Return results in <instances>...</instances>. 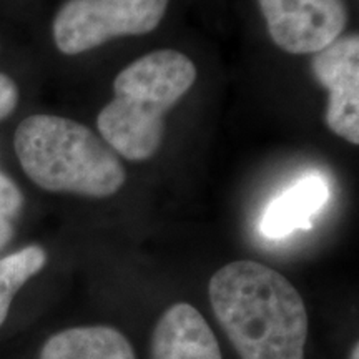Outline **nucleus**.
<instances>
[{
	"label": "nucleus",
	"mask_w": 359,
	"mask_h": 359,
	"mask_svg": "<svg viewBox=\"0 0 359 359\" xmlns=\"http://www.w3.org/2000/svg\"><path fill=\"white\" fill-rule=\"evenodd\" d=\"M196 80V67L185 53H147L116 75L114 100L97 116L102 138L132 161L151 158L163 143L165 115Z\"/></svg>",
	"instance_id": "2"
},
{
	"label": "nucleus",
	"mask_w": 359,
	"mask_h": 359,
	"mask_svg": "<svg viewBox=\"0 0 359 359\" xmlns=\"http://www.w3.org/2000/svg\"><path fill=\"white\" fill-rule=\"evenodd\" d=\"M13 147L27 177L47 191L107 198L125 183L115 151L85 125L64 116H29L17 128Z\"/></svg>",
	"instance_id": "3"
},
{
	"label": "nucleus",
	"mask_w": 359,
	"mask_h": 359,
	"mask_svg": "<svg viewBox=\"0 0 359 359\" xmlns=\"http://www.w3.org/2000/svg\"><path fill=\"white\" fill-rule=\"evenodd\" d=\"M45 264L47 253L37 245L25 246L6 258H0V326L7 320L15 294Z\"/></svg>",
	"instance_id": "10"
},
{
	"label": "nucleus",
	"mask_w": 359,
	"mask_h": 359,
	"mask_svg": "<svg viewBox=\"0 0 359 359\" xmlns=\"http://www.w3.org/2000/svg\"><path fill=\"white\" fill-rule=\"evenodd\" d=\"M170 0H67L53 19V40L65 55L93 50L111 39L154 32Z\"/></svg>",
	"instance_id": "4"
},
{
	"label": "nucleus",
	"mask_w": 359,
	"mask_h": 359,
	"mask_svg": "<svg viewBox=\"0 0 359 359\" xmlns=\"http://www.w3.org/2000/svg\"><path fill=\"white\" fill-rule=\"evenodd\" d=\"M314 77L327 90L325 120L338 137L359 143V39H338L330 47L314 53Z\"/></svg>",
	"instance_id": "6"
},
{
	"label": "nucleus",
	"mask_w": 359,
	"mask_h": 359,
	"mask_svg": "<svg viewBox=\"0 0 359 359\" xmlns=\"http://www.w3.org/2000/svg\"><path fill=\"white\" fill-rule=\"evenodd\" d=\"M269 37L285 52L302 55L330 47L344 32V0H258Z\"/></svg>",
	"instance_id": "5"
},
{
	"label": "nucleus",
	"mask_w": 359,
	"mask_h": 359,
	"mask_svg": "<svg viewBox=\"0 0 359 359\" xmlns=\"http://www.w3.org/2000/svg\"><path fill=\"white\" fill-rule=\"evenodd\" d=\"M330 200V187L320 175H308L269 201L259 231L268 240H281L296 230H311L316 215Z\"/></svg>",
	"instance_id": "8"
},
{
	"label": "nucleus",
	"mask_w": 359,
	"mask_h": 359,
	"mask_svg": "<svg viewBox=\"0 0 359 359\" xmlns=\"http://www.w3.org/2000/svg\"><path fill=\"white\" fill-rule=\"evenodd\" d=\"M40 359H137L130 341L110 326H82L47 339Z\"/></svg>",
	"instance_id": "9"
},
{
	"label": "nucleus",
	"mask_w": 359,
	"mask_h": 359,
	"mask_svg": "<svg viewBox=\"0 0 359 359\" xmlns=\"http://www.w3.org/2000/svg\"><path fill=\"white\" fill-rule=\"evenodd\" d=\"M349 359H359V346H358V343H354V346L351 349V354H349Z\"/></svg>",
	"instance_id": "13"
},
{
	"label": "nucleus",
	"mask_w": 359,
	"mask_h": 359,
	"mask_svg": "<svg viewBox=\"0 0 359 359\" xmlns=\"http://www.w3.org/2000/svg\"><path fill=\"white\" fill-rule=\"evenodd\" d=\"M208 294L241 359H304L306 306L276 269L251 259L228 263L212 276Z\"/></svg>",
	"instance_id": "1"
},
{
	"label": "nucleus",
	"mask_w": 359,
	"mask_h": 359,
	"mask_svg": "<svg viewBox=\"0 0 359 359\" xmlns=\"http://www.w3.org/2000/svg\"><path fill=\"white\" fill-rule=\"evenodd\" d=\"M151 359H223L217 336L198 309L177 303L161 314L151 336Z\"/></svg>",
	"instance_id": "7"
},
{
	"label": "nucleus",
	"mask_w": 359,
	"mask_h": 359,
	"mask_svg": "<svg viewBox=\"0 0 359 359\" xmlns=\"http://www.w3.org/2000/svg\"><path fill=\"white\" fill-rule=\"evenodd\" d=\"M19 103V88L7 75L0 74V120L7 118Z\"/></svg>",
	"instance_id": "12"
},
{
	"label": "nucleus",
	"mask_w": 359,
	"mask_h": 359,
	"mask_svg": "<svg viewBox=\"0 0 359 359\" xmlns=\"http://www.w3.org/2000/svg\"><path fill=\"white\" fill-rule=\"evenodd\" d=\"M24 206V196L11 178L0 173V251L11 243L15 222Z\"/></svg>",
	"instance_id": "11"
}]
</instances>
